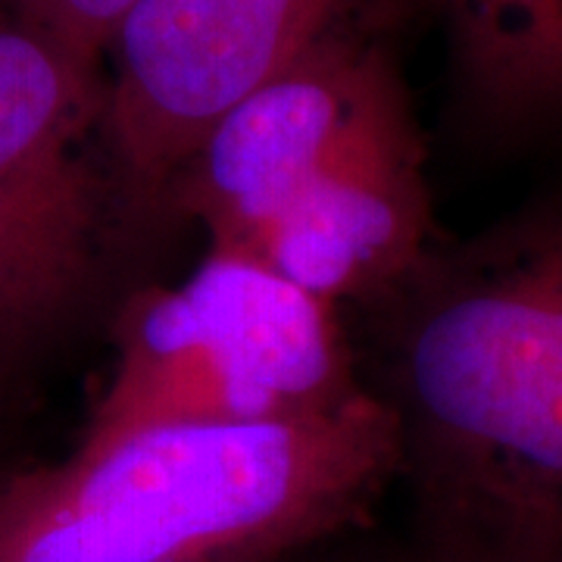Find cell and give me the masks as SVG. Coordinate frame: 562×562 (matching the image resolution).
<instances>
[{"label": "cell", "mask_w": 562, "mask_h": 562, "mask_svg": "<svg viewBox=\"0 0 562 562\" xmlns=\"http://www.w3.org/2000/svg\"><path fill=\"white\" fill-rule=\"evenodd\" d=\"M10 20V10H7V0H0V22Z\"/></svg>", "instance_id": "30bf717a"}, {"label": "cell", "mask_w": 562, "mask_h": 562, "mask_svg": "<svg viewBox=\"0 0 562 562\" xmlns=\"http://www.w3.org/2000/svg\"><path fill=\"white\" fill-rule=\"evenodd\" d=\"M416 132L382 32H341L213 122L169 181L162 206L201 222L210 247L250 254L303 194Z\"/></svg>", "instance_id": "8992f818"}, {"label": "cell", "mask_w": 562, "mask_h": 562, "mask_svg": "<svg viewBox=\"0 0 562 562\" xmlns=\"http://www.w3.org/2000/svg\"><path fill=\"white\" fill-rule=\"evenodd\" d=\"M132 7L135 0H7L13 20L91 63H103L106 44Z\"/></svg>", "instance_id": "ba28073f"}, {"label": "cell", "mask_w": 562, "mask_h": 562, "mask_svg": "<svg viewBox=\"0 0 562 562\" xmlns=\"http://www.w3.org/2000/svg\"><path fill=\"white\" fill-rule=\"evenodd\" d=\"M103 66L0 22V372L76 319L101 266Z\"/></svg>", "instance_id": "277c9868"}, {"label": "cell", "mask_w": 562, "mask_h": 562, "mask_svg": "<svg viewBox=\"0 0 562 562\" xmlns=\"http://www.w3.org/2000/svg\"><path fill=\"white\" fill-rule=\"evenodd\" d=\"M409 0H135L103 50V144L128 210H157L235 103L341 32H384Z\"/></svg>", "instance_id": "5b68a950"}, {"label": "cell", "mask_w": 562, "mask_h": 562, "mask_svg": "<svg viewBox=\"0 0 562 562\" xmlns=\"http://www.w3.org/2000/svg\"><path fill=\"white\" fill-rule=\"evenodd\" d=\"M335 310L254 257L210 247L184 281L122 303L113 369L81 435L328 416L369 391Z\"/></svg>", "instance_id": "3957f363"}, {"label": "cell", "mask_w": 562, "mask_h": 562, "mask_svg": "<svg viewBox=\"0 0 562 562\" xmlns=\"http://www.w3.org/2000/svg\"><path fill=\"white\" fill-rule=\"evenodd\" d=\"M369 387L272 425H157L0 469V562H291L369 519L401 479Z\"/></svg>", "instance_id": "7a4b0ae2"}, {"label": "cell", "mask_w": 562, "mask_h": 562, "mask_svg": "<svg viewBox=\"0 0 562 562\" xmlns=\"http://www.w3.org/2000/svg\"><path fill=\"white\" fill-rule=\"evenodd\" d=\"M387 562H465V560H450V557H438V553H428V550H416L413 557H403V560H387Z\"/></svg>", "instance_id": "9c48e42d"}, {"label": "cell", "mask_w": 562, "mask_h": 562, "mask_svg": "<svg viewBox=\"0 0 562 562\" xmlns=\"http://www.w3.org/2000/svg\"><path fill=\"white\" fill-rule=\"evenodd\" d=\"M384 310V384L428 553L562 562V191L441 244Z\"/></svg>", "instance_id": "6da1fadb"}, {"label": "cell", "mask_w": 562, "mask_h": 562, "mask_svg": "<svg viewBox=\"0 0 562 562\" xmlns=\"http://www.w3.org/2000/svg\"><path fill=\"white\" fill-rule=\"evenodd\" d=\"M462 101L497 135L562 132V0H438Z\"/></svg>", "instance_id": "52a82bcc"}]
</instances>
